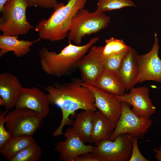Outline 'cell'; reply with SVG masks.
<instances>
[{
  "label": "cell",
  "instance_id": "obj_23",
  "mask_svg": "<svg viewBox=\"0 0 161 161\" xmlns=\"http://www.w3.org/2000/svg\"><path fill=\"white\" fill-rule=\"evenodd\" d=\"M136 7L131 0H98L95 11L102 13L118 10L126 7Z\"/></svg>",
  "mask_w": 161,
  "mask_h": 161
},
{
  "label": "cell",
  "instance_id": "obj_8",
  "mask_svg": "<svg viewBox=\"0 0 161 161\" xmlns=\"http://www.w3.org/2000/svg\"><path fill=\"white\" fill-rule=\"evenodd\" d=\"M92 153L100 161H128L132 145L131 138L127 134L118 135L114 140L107 139L95 145Z\"/></svg>",
  "mask_w": 161,
  "mask_h": 161
},
{
  "label": "cell",
  "instance_id": "obj_12",
  "mask_svg": "<svg viewBox=\"0 0 161 161\" xmlns=\"http://www.w3.org/2000/svg\"><path fill=\"white\" fill-rule=\"evenodd\" d=\"M116 96L121 102L132 106V111L139 116L149 118L156 112V108L149 97V89L146 87H133L129 93Z\"/></svg>",
  "mask_w": 161,
  "mask_h": 161
},
{
  "label": "cell",
  "instance_id": "obj_4",
  "mask_svg": "<svg viewBox=\"0 0 161 161\" xmlns=\"http://www.w3.org/2000/svg\"><path fill=\"white\" fill-rule=\"evenodd\" d=\"M110 17L104 13L94 12L82 8L73 17L67 35L68 43L73 41L80 45L85 36L95 33L106 27Z\"/></svg>",
  "mask_w": 161,
  "mask_h": 161
},
{
  "label": "cell",
  "instance_id": "obj_2",
  "mask_svg": "<svg viewBox=\"0 0 161 161\" xmlns=\"http://www.w3.org/2000/svg\"><path fill=\"white\" fill-rule=\"evenodd\" d=\"M99 39L97 37H94L83 45L68 43L59 53L42 47L38 50L42 70L48 75L58 77L71 74L77 68V62Z\"/></svg>",
  "mask_w": 161,
  "mask_h": 161
},
{
  "label": "cell",
  "instance_id": "obj_3",
  "mask_svg": "<svg viewBox=\"0 0 161 161\" xmlns=\"http://www.w3.org/2000/svg\"><path fill=\"white\" fill-rule=\"evenodd\" d=\"M87 0H69L65 5L58 3L47 19L41 20L35 27L41 39L56 41L67 36L72 18L80 9L84 8Z\"/></svg>",
  "mask_w": 161,
  "mask_h": 161
},
{
  "label": "cell",
  "instance_id": "obj_25",
  "mask_svg": "<svg viewBox=\"0 0 161 161\" xmlns=\"http://www.w3.org/2000/svg\"><path fill=\"white\" fill-rule=\"evenodd\" d=\"M130 48L120 53L103 57L105 71L112 72L117 75L123 61Z\"/></svg>",
  "mask_w": 161,
  "mask_h": 161
},
{
  "label": "cell",
  "instance_id": "obj_10",
  "mask_svg": "<svg viewBox=\"0 0 161 161\" xmlns=\"http://www.w3.org/2000/svg\"><path fill=\"white\" fill-rule=\"evenodd\" d=\"M151 50L147 53L139 55V75L137 83L152 80L161 83V59L158 55L159 46L157 34Z\"/></svg>",
  "mask_w": 161,
  "mask_h": 161
},
{
  "label": "cell",
  "instance_id": "obj_1",
  "mask_svg": "<svg viewBox=\"0 0 161 161\" xmlns=\"http://www.w3.org/2000/svg\"><path fill=\"white\" fill-rule=\"evenodd\" d=\"M83 82L82 79L74 78L68 82L55 83L44 87L48 93L50 104L58 106L62 112L61 123L53 132V136L63 134L65 126L73 124L74 122L69 117L77 110H97L93 93L89 88L82 85Z\"/></svg>",
  "mask_w": 161,
  "mask_h": 161
},
{
  "label": "cell",
  "instance_id": "obj_32",
  "mask_svg": "<svg viewBox=\"0 0 161 161\" xmlns=\"http://www.w3.org/2000/svg\"></svg>",
  "mask_w": 161,
  "mask_h": 161
},
{
  "label": "cell",
  "instance_id": "obj_24",
  "mask_svg": "<svg viewBox=\"0 0 161 161\" xmlns=\"http://www.w3.org/2000/svg\"><path fill=\"white\" fill-rule=\"evenodd\" d=\"M105 45L103 46L102 56L105 57L115 54L129 49L131 47L127 46L122 39L112 37L105 40Z\"/></svg>",
  "mask_w": 161,
  "mask_h": 161
},
{
  "label": "cell",
  "instance_id": "obj_6",
  "mask_svg": "<svg viewBox=\"0 0 161 161\" xmlns=\"http://www.w3.org/2000/svg\"><path fill=\"white\" fill-rule=\"evenodd\" d=\"M44 119L29 109L15 107L7 113L5 126L12 135L32 136L42 124Z\"/></svg>",
  "mask_w": 161,
  "mask_h": 161
},
{
  "label": "cell",
  "instance_id": "obj_30",
  "mask_svg": "<svg viewBox=\"0 0 161 161\" xmlns=\"http://www.w3.org/2000/svg\"><path fill=\"white\" fill-rule=\"evenodd\" d=\"M153 150L156 154L155 156V158L159 161H161V146L158 148H155Z\"/></svg>",
  "mask_w": 161,
  "mask_h": 161
},
{
  "label": "cell",
  "instance_id": "obj_16",
  "mask_svg": "<svg viewBox=\"0 0 161 161\" xmlns=\"http://www.w3.org/2000/svg\"><path fill=\"white\" fill-rule=\"evenodd\" d=\"M139 55L131 47L124 58L117 74L126 90L130 89L137 84L139 75Z\"/></svg>",
  "mask_w": 161,
  "mask_h": 161
},
{
  "label": "cell",
  "instance_id": "obj_7",
  "mask_svg": "<svg viewBox=\"0 0 161 161\" xmlns=\"http://www.w3.org/2000/svg\"><path fill=\"white\" fill-rule=\"evenodd\" d=\"M121 103V114L109 140H114L121 134H127L131 138L143 137L152 125L153 120L137 115L132 111L129 104L124 102Z\"/></svg>",
  "mask_w": 161,
  "mask_h": 161
},
{
  "label": "cell",
  "instance_id": "obj_11",
  "mask_svg": "<svg viewBox=\"0 0 161 161\" xmlns=\"http://www.w3.org/2000/svg\"><path fill=\"white\" fill-rule=\"evenodd\" d=\"M65 137L55 145L54 149L59 154V160L62 161H75L78 156L92 153L95 146L86 145L74 131L72 127L67 128L63 134Z\"/></svg>",
  "mask_w": 161,
  "mask_h": 161
},
{
  "label": "cell",
  "instance_id": "obj_20",
  "mask_svg": "<svg viewBox=\"0 0 161 161\" xmlns=\"http://www.w3.org/2000/svg\"><path fill=\"white\" fill-rule=\"evenodd\" d=\"M35 142L32 136L12 135L0 148V153L10 161L19 152Z\"/></svg>",
  "mask_w": 161,
  "mask_h": 161
},
{
  "label": "cell",
  "instance_id": "obj_15",
  "mask_svg": "<svg viewBox=\"0 0 161 161\" xmlns=\"http://www.w3.org/2000/svg\"><path fill=\"white\" fill-rule=\"evenodd\" d=\"M18 78L13 74L4 72L0 74V96L4 100L6 109L16 107L23 88Z\"/></svg>",
  "mask_w": 161,
  "mask_h": 161
},
{
  "label": "cell",
  "instance_id": "obj_13",
  "mask_svg": "<svg viewBox=\"0 0 161 161\" xmlns=\"http://www.w3.org/2000/svg\"><path fill=\"white\" fill-rule=\"evenodd\" d=\"M49 104L47 94L39 88L23 87L15 107L30 109L44 119L49 113Z\"/></svg>",
  "mask_w": 161,
  "mask_h": 161
},
{
  "label": "cell",
  "instance_id": "obj_29",
  "mask_svg": "<svg viewBox=\"0 0 161 161\" xmlns=\"http://www.w3.org/2000/svg\"><path fill=\"white\" fill-rule=\"evenodd\" d=\"M75 161H100L92 153H88L78 157Z\"/></svg>",
  "mask_w": 161,
  "mask_h": 161
},
{
  "label": "cell",
  "instance_id": "obj_14",
  "mask_svg": "<svg viewBox=\"0 0 161 161\" xmlns=\"http://www.w3.org/2000/svg\"><path fill=\"white\" fill-rule=\"evenodd\" d=\"M82 85L89 88L93 93L97 109L107 118L117 123L121 113V103L116 95L95 86L83 82Z\"/></svg>",
  "mask_w": 161,
  "mask_h": 161
},
{
  "label": "cell",
  "instance_id": "obj_27",
  "mask_svg": "<svg viewBox=\"0 0 161 161\" xmlns=\"http://www.w3.org/2000/svg\"><path fill=\"white\" fill-rule=\"evenodd\" d=\"M29 7H39L41 8L54 9L58 4L57 0H27Z\"/></svg>",
  "mask_w": 161,
  "mask_h": 161
},
{
  "label": "cell",
  "instance_id": "obj_17",
  "mask_svg": "<svg viewBox=\"0 0 161 161\" xmlns=\"http://www.w3.org/2000/svg\"><path fill=\"white\" fill-rule=\"evenodd\" d=\"M18 37L4 34L0 35V57L7 52L12 51L15 55L21 57L27 55L30 50V47L35 43L39 41V38L32 41L18 39Z\"/></svg>",
  "mask_w": 161,
  "mask_h": 161
},
{
  "label": "cell",
  "instance_id": "obj_5",
  "mask_svg": "<svg viewBox=\"0 0 161 161\" xmlns=\"http://www.w3.org/2000/svg\"><path fill=\"white\" fill-rule=\"evenodd\" d=\"M27 0H7L1 12L0 30L3 34L18 36L26 35L33 27L26 15Z\"/></svg>",
  "mask_w": 161,
  "mask_h": 161
},
{
  "label": "cell",
  "instance_id": "obj_21",
  "mask_svg": "<svg viewBox=\"0 0 161 161\" xmlns=\"http://www.w3.org/2000/svg\"><path fill=\"white\" fill-rule=\"evenodd\" d=\"M94 86L117 96L123 95L126 90L117 75L107 71H104Z\"/></svg>",
  "mask_w": 161,
  "mask_h": 161
},
{
  "label": "cell",
  "instance_id": "obj_19",
  "mask_svg": "<svg viewBox=\"0 0 161 161\" xmlns=\"http://www.w3.org/2000/svg\"><path fill=\"white\" fill-rule=\"evenodd\" d=\"M95 111L83 110L75 116L72 127L74 131L85 143H90L93 118Z\"/></svg>",
  "mask_w": 161,
  "mask_h": 161
},
{
  "label": "cell",
  "instance_id": "obj_9",
  "mask_svg": "<svg viewBox=\"0 0 161 161\" xmlns=\"http://www.w3.org/2000/svg\"><path fill=\"white\" fill-rule=\"evenodd\" d=\"M103 46H92L77 62L76 67L80 73L83 82L94 86L104 71L102 52Z\"/></svg>",
  "mask_w": 161,
  "mask_h": 161
},
{
  "label": "cell",
  "instance_id": "obj_18",
  "mask_svg": "<svg viewBox=\"0 0 161 161\" xmlns=\"http://www.w3.org/2000/svg\"><path fill=\"white\" fill-rule=\"evenodd\" d=\"M100 111H95L93 114L91 143L95 145L100 142L109 139L116 125Z\"/></svg>",
  "mask_w": 161,
  "mask_h": 161
},
{
  "label": "cell",
  "instance_id": "obj_22",
  "mask_svg": "<svg viewBox=\"0 0 161 161\" xmlns=\"http://www.w3.org/2000/svg\"><path fill=\"white\" fill-rule=\"evenodd\" d=\"M41 155V148L35 142L19 152L10 161H38Z\"/></svg>",
  "mask_w": 161,
  "mask_h": 161
},
{
  "label": "cell",
  "instance_id": "obj_31",
  "mask_svg": "<svg viewBox=\"0 0 161 161\" xmlns=\"http://www.w3.org/2000/svg\"><path fill=\"white\" fill-rule=\"evenodd\" d=\"M7 0H0V12H1L3 7Z\"/></svg>",
  "mask_w": 161,
  "mask_h": 161
},
{
  "label": "cell",
  "instance_id": "obj_26",
  "mask_svg": "<svg viewBox=\"0 0 161 161\" xmlns=\"http://www.w3.org/2000/svg\"><path fill=\"white\" fill-rule=\"evenodd\" d=\"M8 110L5 109L0 114V148H1L12 135L7 130L5 126V116Z\"/></svg>",
  "mask_w": 161,
  "mask_h": 161
},
{
  "label": "cell",
  "instance_id": "obj_28",
  "mask_svg": "<svg viewBox=\"0 0 161 161\" xmlns=\"http://www.w3.org/2000/svg\"><path fill=\"white\" fill-rule=\"evenodd\" d=\"M131 138L132 148L131 154L129 161H149L140 152L138 145L137 138Z\"/></svg>",
  "mask_w": 161,
  "mask_h": 161
}]
</instances>
